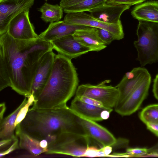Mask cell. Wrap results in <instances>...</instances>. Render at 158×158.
Instances as JSON below:
<instances>
[{
	"label": "cell",
	"instance_id": "4",
	"mask_svg": "<svg viewBox=\"0 0 158 158\" xmlns=\"http://www.w3.org/2000/svg\"><path fill=\"white\" fill-rule=\"evenodd\" d=\"M134 45L141 66L158 61V23L139 20Z\"/></svg>",
	"mask_w": 158,
	"mask_h": 158
},
{
	"label": "cell",
	"instance_id": "30",
	"mask_svg": "<svg viewBox=\"0 0 158 158\" xmlns=\"http://www.w3.org/2000/svg\"><path fill=\"white\" fill-rule=\"evenodd\" d=\"M19 141L18 139L15 140L10 146L6 149L0 152V157H2L4 156L9 154L19 148Z\"/></svg>",
	"mask_w": 158,
	"mask_h": 158
},
{
	"label": "cell",
	"instance_id": "33",
	"mask_svg": "<svg viewBox=\"0 0 158 158\" xmlns=\"http://www.w3.org/2000/svg\"><path fill=\"white\" fill-rule=\"evenodd\" d=\"M16 139H10L0 140V148L1 151H3L4 149L5 150V148L7 147L9 145L11 144V143H12Z\"/></svg>",
	"mask_w": 158,
	"mask_h": 158
},
{
	"label": "cell",
	"instance_id": "22",
	"mask_svg": "<svg viewBox=\"0 0 158 158\" xmlns=\"http://www.w3.org/2000/svg\"><path fill=\"white\" fill-rule=\"evenodd\" d=\"M15 129L16 135L19 139V145L20 148L26 150L34 156L47 152L41 147L40 141L17 128Z\"/></svg>",
	"mask_w": 158,
	"mask_h": 158
},
{
	"label": "cell",
	"instance_id": "10",
	"mask_svg": "<svg viewBox=\"0 0 158 158\" xmlns=\"http://www.w3.org/2000/svg\"><path fill=\"white\" fill-rule=\"evenodd\" d=\"M29 10L22 12L10 22L7 31L13 38L19 40H29L38 37L33 24L30 21Z\"/></svg>",
	"mask_w": 158,
	"mask_h": 158
},
{
	"label": "cell",
	"instance_id": "12",
	"mask_svg": "<svg viewBox=\"0 0 158 158\" xmlns=\"http://www.w3.org/2000/svg\"><path fill=\"white\" fill-rule=\"evenodd\" d=\"M70 107L77 116L95 122L108 119L113 110V109L86 103L75 96L72 101Z\"/></svg>",
	"mask_w": 158,
	"mask_h": 158
},
{
	"label": "cell",
	"instance_id": "2",
	"mask_svg": "<svg viewBox=\"0 0 158 158\" xmlns=\"http://www.w3.org/2000/svg\"><path fill=\"white\" fill-rule=\"evenodd\" d=\"M78 116L67 105L45 109L29 110L24 119L15 128L48 145L65 132L88 136L77 120Z\"/></svg>",
	"mask_w": 158,
	"mask_h": 158
},
{
	"label": "cell",
	"instance_id": "19",
	"mask_svg": "<svg viewBox=\"0 0 158 158\" xmlns=\"http://www.w3.org/2000/svg\"><path fill=\"white\" fill-rule=\"evenodd\" d=\"M107 0H61L60 5L65 13L89 11L105 4Z\"/></svg>",
	"mask_w": 158,
	"mask_h": 158
},
{
	"label": "cell",
	"instance_id": "23",
	"mask_svg": "<svg viewBox=\"0 0 158 158\" xmlns=\"http://www.w3.org/2000/svg\"><path fill=\"white\" fill-rule=\"evenodd\" d=\"M38 10L41 13L40 18L46 23L59 21L63 17V9L58 4L52 5L45 2Z\"/></svg>",
	"mask_w": 158,
	"mask_h": 158
},
{
	"label": "cell",
	"instance_id": "38",
	"mask_svg": "<svg viewBox=\"0 0 158 158\" xmlns=\"http://www.w3.org/2000/svg\"></svg>",
	"mask_w": 158,
	"mask_h": 158
},
{
	"label": "cell",
	"instance_id": "32",
	"mask_svg": "<svg viewBox=\"0 0 158 158\" xmlns=\"http://www.w3.org/2000/svg\"><path fill=\"white\" fill-rule=\"evenodd\" d=\"M152 92L155 97L158 100V73L153 81Z\"/></svg>",
	"mask_w": 158,
	"mask_h": 158
},
{
	"label": "cell",
	"instance_id": "36",
	"mask_svg": "<svg viewBox=\"0 0 158 158\" xmlns=\"http://www.w3.org/2000/svg\"><path fill=\"white\" fill-rule=\"evenodd\" d=\"M44 0L47 1H48L49 0Z\"/></svg>",
	"mask_w": 158,
	"mask_h": 158
},
{
	"label": "cell",
	"instance_id": "17",
	"mask_svg": "<svg viewBox=\"0 0 158 158\" xmlns=\"http://www.w3.org/2000/svg\"><path fill=\"white\" fill-rule=\"evenodd\" d=\"M135 75L134 78L129 79L124 76L116 86L119 90L120 95L115 107L122 103L150 73L148 70L144 68L135 67Z\"/></svg>",
	"mask_w": 158,
	"mask_h": 158
},
{
	"label": "cell",
	"instance_id": "6",
	"mask_svg": "<svg viewBox=\"0 0 158 158\" xmlns=\"http://www.w3.org/2000/svg\"><path fill=\"white\" fill-rule=\"evenodd\" d=\"M110 82V80H106L96 85H81L78 87L75 96L90 98L102 103L106 108L112 109L117 103L120 93L116 86L106 85Z\"/></svg>",
	"mask_w": 158,
	"mask_h": 158
},
{
	"label": "cell",
	"instance_id": "26",
	"mask_svg": "<svg viewBox=\"0 0 158 158\" xmlns=\"http://www.w3.org/2000/svg\"><path fill=\"white\" fill-rule=\"evenodd\" d=\"M126 153L130 157H143L148 153L147 148H127Z\"/></svg>",
	"mask_w": 158,
	"mask_h": 158
},
{
	"label": "cell",
	"instance_id": "34",
	"mask_svg": "<svg viewBox=\"0 0 158 158\" xmlns=\"http://www.w3.org/2000/svg\"><path fill=\"white\" fill-rule=\"evenodd\" d=\"M6 109L5 104L4 102L0 104V122L3 119V116Z\"/></svg>",
	"mask_w": 158,
	"mask_h": 158
},
{
	"label": "cell",
	"instance_id": "14",
	"mask_svg": "<svg viewBox=\"0 0 158 158\" xmlns=\"http://www.w3.org/2000/svg\"><path fill=\"white\" fill-rule=\"evenodd\" d=\"M51 43L53 49L71 60L91 51L89 48L77 41L73 35L65 36Z\"/></svg>",
	"mask_w": 158,
	"mask_h": 158
},
{
	"label": "cell",
	"instance_id": "16",
	"mask_svg": "<svg viewBox=\"0 0 158 158\" xmlns=\"http://www.w3.org/2000/svg\"><path fill=\"white\" fill-rule=\"evenodd\" d=\"M130 6L128 5L105 3L91 9L89 12L96 19L106 23L117 24L121 23L120 17L122 14L129 9Z\"/></svg>",
	"mask_w": 158,
	"mask_h": 158
},
{
	"label": "cell",
	"instance_id": "9",
	"mask_svg": "<svg viewBox=\"0 0 158 158\" xmlns=\"http://www.w3.org/2000/svg\"><path fill=\"white\" fill-rule=\"evenodd\" d=\"M35 0H2L0 1V35L7 31L11 20L18 14L29 10Z\"/></svg>",
	"mask_w": 158,
	"mask_h": 158
},
{
	"label": "cell",
	"instance_id": "20",
	"mask_svg": "<svg viewBox=\"0 0 158 158\" xmlns=\"http://www.w3.org/2000/svg\"><path fill=\"white\" fill-rule=\"evenodd\" d=\"M131 13L133 17L139 21L158 23V2L149 1L136 5Z\"/></svg>",
	"mask_w": 158,
	"mask_h": 158
},
{
	"label": "cell",
	"instance_id": "1",
	"mask_svg": "<svg viewBox=\"0 0 158 158\" xmlns=\"http://www.w3.org/2000/svg\"><path fill=\"white\" fill-rule=\"evenodd\" d=\"M52 49L51 42L39 37L19 40L7 31L0 34V91L10 87L21 95L30 96L40 60Z\"/></svg>",
	"mask_w": 158,
	"mask_h": 158
},
{
	"label": "cell",
	"instance_id": "5",
	"mask_svg": "<svg viewBox=\"0 0 158 158\" xmlns=\"http://www.w3.org/2000/svg\"><path fill=\"white\" fill-rule=\"evenodd\" d=\"M90 138L65 132L59 135L48 145L47 154H62L74 157H84L90 146Z\"/></svg>",
	"mask_w": 158,
	"mask_h": 158
},
{
	"label": "cell",
	"instance_id": "27",
	"mask_svg": "<svg viewBox=\"0 0 158 158\" xmlns=\"http://www.w3.org/2000/svg\"><path fill=\"white\" fill-rule=\"evenodd\" d=\"M97 28L99 37L106 45L115 40L114 35L109 31L104 29Z\"/></svg>",
	"mask_w": 158,
	"mask_h": 158
},
{
	"label": "cell",
	"instance_id": "25",
	"mask_svg": "<svg viewBox=\"0 0 158 158\" xmlns=\"http://www.w3.org/2000/svg\"><path fill=\"white\" fill-rule=\"evenodd\" d=\"M27 103L20 110L18 114L15 124V127L25 118L29 109V107L33 104L35 101V98L32 94L27 97Z\"/></svg>",
	"mask_w": 158,
	"mask_h": 158
},
{
	"label": "cell",
	"instance_id": "37",
	"mask_svg": "<svg viewBox=\"0 0 158 158\" xmlns=\"http://www.w3.org/2000/svg\"><path fill=\"white\" fill-rule=\"evenodd\" d=\"M2 0H0V1H1Z\"/></svg>",
	"mask_w": 158,
	"mask_h": 158
},
{
	"label": "cell",
	"instance_id": "24",
	"mask_svg": "<svg viewBox=\"0 0 158 158\" xmlns=\"http://www.w3.org/2000/svg\"><path fill=\"white\" fill-rule=\"evenodd\" d=\"M139 117L145 124L158 123V104L150 105L144 107L140 112Z\"/></svg>",
	"mask_w": 158,
	"mask_h": 158
},
{
	"label": "cell",
	"instance_id": "29",
	"mask_svg": "<svg viewBox=\"0 0 158 158\" xmlns=\"http://www.w3.org/2000/svg\"><path fill=\"white\" fill-rule=\"evenodd\" d=\"M77 97L81 101L86 103L100 107H104L102 103L92 98L83 96Z\"/></svg>",
	"mask_w": 158,
	"mask_h": 158
},
{
	"label": "cell",
	"instance_id": "31",
	"mask_svg": "<svg viewBox=\"0 0 158 158\" xmlns=\"http://www.w3.org/2000/svg\"><path fill=\"white\" fill-rule=\"evenodd\" d=\"M145 124L148 130L158 137V123H148Z\"/></svg>",
	"mask_w": 158,
	"mask_h": 158
},
{
	"label": "cell",
	"instance_id": "11",
	"mask_svg": "<svg viewBox=\"0 0 158 158\" xmlns=\"http://www.w3.org/2000/svg\"><path fill=\"white\" fill-rule=\"evenodd\" d=\"M51 50L40 60L32 82L31 94L35 100L43 89L50 75L56 54Z\"/></svg>",
	"mask_w": 158,
	"mask_h": 158
},
{
	"label": "cell",
	"instance_id": "21",
	"mask_svg": "<svg viewBox=\"0 0 158 158\" xmlns=\"http://www.w3.org/2000/svg\"><path fill=\"white\" fill-rule=\"evenodd\" d=\"M27 98L25 97L20 105L13 112L0 122V140L10 139H16L18 138L14 134L15 123L19 112L27 103Z\"/></svg>",
	"mask_w": 158,
	"mask_h": 158
},
{
	"label": "cell",
	"instance_id": "18",
	"mask_svg": "<svg viewBox=\"0 0 158 158\" xmlns=\"http://www.w3.org/2000/svg\"><path fill=\"white\" fill-rule=\"evenodd\" d=\"M73 35L77 41L91 51H99L106 47L99 37L97 28L88 26L77 30Z\"/></svg>",
	"mask_w": 158,
	"mask_h": 158
},
{
	"label": "cell",
	"instance_id": "8",
	"mask_svg": "<svg viewBox=\"0 0 158 158\" xmlns=\"http://www.w3.org/2000/svg\"><path fill=\"white\" fill-rule=\"evenodd\" d=\"M151 81L149 73L122 103L114 107L115 111L122 116H129L136 111L148 95Z\"/></svg>",
	"mask_w": 158,
	"mask_h": 158
},
{
	"label": "cell",
	"instance_id": "35",
	"mask_svg": "<svg viewBox=\"0 0 158 158\" xmlns=\"http://www.w3.org/2000/svg\"><path fill=\"white\" fill-rule=\"evenodd\" d=\"M148 153H153L158 154V143H157L152 147L147 148Z\"/></svg>",
	"mask_w": 158,
	"mask_h": 158
},
{
	"label": "cell",
	"instance_id": "3",
	"mask_svg": "<svg viewBox=\"0 0 158 158\" xmlns=\"http://www.w3.org/2000/svg\"><path fill=\"white\" fill-rule=\"evenodd\" d=\"M79 79L71 59L59 53L55 55L52 71L46 84L29 110L65 106L76 93Z\"/></svg>",
	"mask_w": 158,
	"mask_h": 158
},
{
	"label": "cell",
	"instance_id": "15",
	"mask_svg": "<svg viewBox=\"0 0 158 158\" xmlns=\"http://www.w3.org/2000/svg\"><path fill=\"white\" fill-rule=\"evenodd\" d=\"M88 27L59 21L50 23L48 28L38 35V37L44 41L51 42L65 36L73 35L77 30Z\"/></svg>",
	"mask_w": 158,
	"mask_h": 158
},
{
	"label": "cell",
	"instance_id": "7",
	"mask_svg": "<svg viewBox=\"0 0 158 158\" xmlns=\"http://www.w3.org/2000/svg\"><path fill=\"white\" fill-rule=\"evenodd\" d=\"M63 21L70 24L106 30L114 35L115 40H119L124 38V33L122 23L117 24L106 23L96 19L90 14L85 12L67 13Z\"/></svg>",
	"mask_w": 158,
	"mask_h": 158
},
{
	"label": "cell",
	"instance_id": "28",
	"mask_svg": "<svg viewBox=\"0 0 158 158\" xmlns=\"http://www.w3.org/2000/svg\"><path fill=\"white\" fill-rule=\"evenodd\" d=\"M146 0H107L105 4H124L130 6L141 3Z\"/></svg>",
	"mask_w": 158,
	"mask_h": 158
},
{
	"label": "cell",
	"instance_id": "13",
	"mask_svg": "<svg viewBox=\"0 0 158 158\" xmlns=\"http://www.w3.org/2000/svg\"><path fill=\"white\" fill-rule=\"evenodd\" d=\"M77 120L84 129L87 135L102 147H114L117 139L105 128L95 122L78 116Z\"/></svg>",
	"mask_w": 158,
	"mask_h": 158
}]
</instances>
